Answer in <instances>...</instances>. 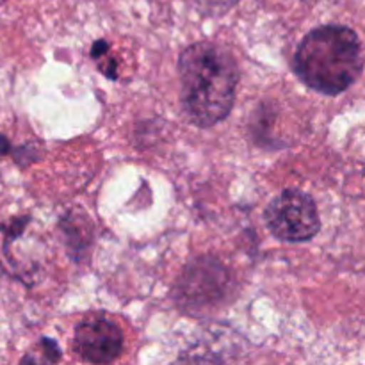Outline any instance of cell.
<instances>
[{"label": "cell", "instance_id": "1", "mask_svg": "<svg viewBox=\"0 0 365 365\" xmlns=\"http://www.w3.org/2000/svg\"><path fill=\"white\" fill-rule=\"evenodd\" d=\"M180 102L189 120L212 127L230 114L239 84V68L225 46L212 41L189 45L178 59Z\"/></svg>", "mask_w": 365, "mask_h": 365}, {"label": "cell", "instance_id": "2", "mask_svg": "<svg viewBox=\"0 0 365 365\" xmlns=\"http://www.w3.org/2000/svg\"><path fill=\"white\" fill-rule=\"evenodd\" d=\"M359 34L346 25H321L310 31L294 53L299 81L321 95L337 96L351 88L364 71Z\"/></svg>", "mask_w": 365, "mask_h": 365}, {"label": "cell", "instance_id": "3", "mask_svg": "<svg viewBox=\"0 0 365 365\" xmlns=\"http://www.w3.org/2000/svg\"><path fill=\"white\" fill-rule=\"evenodd\" d=\"M266 223L271 234L285 242L310 241L321 230L316 202L298 189H285L267 205Z\"/></svg>", "mask_w": 365, "mask_h": 365}, {"label": "cell", "instance_id": "4", "mask_svg": "<svg viewBox=\"0 0 365 365\" xmlns=\"http://www.w3.org/2000/svg\"><path fill=\"white\" fill-rule=\"evenodd\" d=\"M230 273L214 257H200L189 264L175 289L182 310H205L216 307L228 291Z\"/></svg>", "mask_w": 365, "mask_h": 365}, {"label": "cell", "instance_id": "5", "mask_svg": "<svg viewBox=\"0 0 365 365\" xmlns=\"http://www.w3.org/2000/svg\"><path fill=\"white\" fill-rule=\"evenodd\" d=\"M73 349L89 364H110L123 351V331L106 316H89L75 328Z\"/></svg>", "mask_w": 365, "mask_h": 365}, {"label": "cell", "instance_id": "6", "mask_svg": "<svg viewBox=\"0 0 365 365\" xmlns=\"http://www.w3.org/2000/svg\"><path fill=\"white\" fill-rule=\"evenodd\" d=\"M11 150V143L7 141L6 135L0 134V155H4V153H9Z\"/></svg>", "mask_w": 365, "mask_h": 365}]
</instances>
